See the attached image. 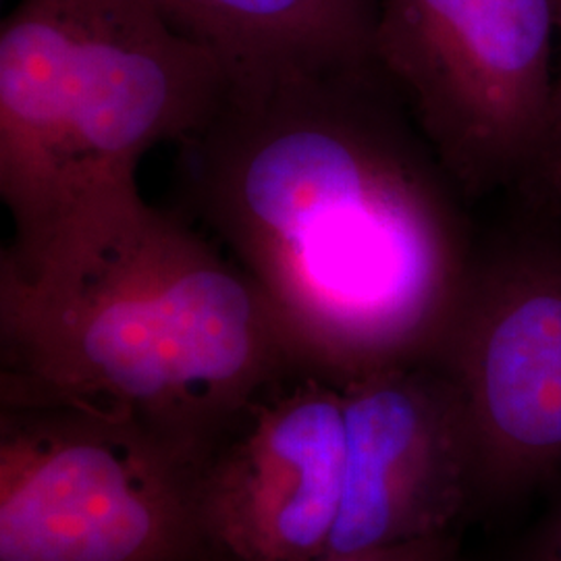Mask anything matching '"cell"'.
I'll use <instances>...</instances> for the list:
<instances>
[{
  "mask_svg": "<svg viewBox=\"0 0 561 561\" xmlns=\"http://www.w3.org/2000/svg\"><path fill=\"white\" fill-rule=\"evenodd\" d=\"M178 185L308 370L431 358L472 256L456 185L375 60L231 83L181 141Z\"/></svg>",
  "mask_w": 561,
  "mask_h": 561,
  "instance_id": "1",
  "label": "cell"
},
{
  "mask_svg": "<svg viewBox=\"0 0 561 561\" xmlns=\"http://www.w3.org/2000/svg\"><path fill=\"white\" fill-rule=\"evenodd\" d=\"M0 345L2 403L134 419L204 460L273 387L308 370L240 264L154 206L57 275H0Z\"/></svg>",
  "mask_w": 561,
  "mask_h": 561,
  "instance_id": "2",
  "label": "cell"
},
{
  "mask_svg": "<svg viewBox=\"0 0 561 561\" xmlns=\"http://www.w3.org/2000/svg\"><path fill=\"white\" fill-rule=\"evenodd\" d=\"M229 88L148 0H20L0 27V275H57L138 221L141 159L194 136Z\"/></svg>",
  "mask_w": 561,
  "mask_h": 561,
  "instance_id": "3",
  "label": "cell"
},
{
  "mask_svg": "<svg viewBox=\"0 0 561 561\" xmlns=\"http://www.w3.org/2000/svg\"><path fill=\"white\" fill-rule=\"evenodd\" d=\"M204 458L67 403H2L0 561H208Z\"/></svg>",
  "mask_w": 561,
  "mask_h": 561,
  "instance_id": "4",
  "label": "cell"
},
{
  "mask_svg": "<svg viewBox=\"0 0 561 561\" xmlns=\"http://www.w3.org/2000/svg\"><path fill=\"white\" fill-rule=\"evenodd\" d=\"M373 57L456 190L551 183L558 0H373Z\"/></svg>",
  "mask_w": 561,
  "mask_h": 561,
  "instance_id": "5",
  "label": "cell"
},
{
  "mask_svg": "<svg viewBox=\"0 0 561 561\" xmlns=\"http://www.w3.org/2000/svg\"><path fill=\"white\" fill-rule=\"evenodd\" d=\"M428 360L460 401L477 507L561 472V243L512 241L470 262Z\"/></svg>",
  "mask_w": 561,
  "mask_h": 561,
  "instance_id": "6",
  "label": "cell"
},
{
  "mask_svg": "<svg viewBox=\"0 0 561 561\" xmlns=\"http://www.w3.org/2000/svg\"><path fill=\"white\" fill-rule=\"evenodd\" d=\"M345 419L340 379L300 370L217 443L201 472V520L217 561H312L340 518Z\"/></svg>",
  "mask_w": 561,
  "mask_h": 561,
  "instance_id": "7",
  "label": "cell"
},
{
  "mask_svg": "<svg viewBox=\"0 0 561 561\" xmlns=\"http://www.w3.org/2000/svg\"><path fill=\"white\" fill-rule=\"evenodd\" d=\"M345 460L331 553L449 537L477 507L460 401L431 360L340 379Z\"/></svg>",
  "mask_w": 561,
  "mask_h": 561,
  "instance_id": "8",
  "label": "cell"
},
{
  "mask_svg": "<svg viewBox=\"0 0 561 561\" xmlns=\"http://www.w3.org/2000/svg\"><path fill=\"white\" fill-rule=\"evenodd\" d=\"M181 36L217 55L231 83L373 62L370 0H148Z\"/></svg>",
  "mask_w": 561,
  "mask_h": 561,
  "instance_id": "9",
  "label": "cell"
},
{
  "mask_svg": "<svg viewBox=\"0 0 561 561\" xmlns=\"http://www.w3.org/2000/svg\"><path fill=\"white\" fill-rule=\"evenodd\" d=\"M547 489L541 512L526 530L512 561H561V472Z\"/></svg>",
  "mask_w": 561,
  "mask_h": 561,
  "instance_id": "10",
  "label": "cell"
},
{
  "mask_svg": "<svg viewBox=\"0 0 561 561\" xmlns=\"http://www.w3.org/2000/svg\"><path fill=\"white\" fill-rule=\"evenodd\" d=\"M312 561H460L456 542L449 537L426 541L405 542L389 549L360 551V553H331Z\"/></svg>",
  "mask_w": 561,
  "mask_h": 561,
  "instance_id": "11",
  "label": "cell"
},
{
  "mask_svg": "<svg viewBox=\"0 0 561 561\" xmlns=\"http://www.w3.org/2000/svg\"><path fill=\"white\" fill-rule=\"evenodd\" d=\"M556 25H558V41H560V59L556 67L553 80V102H551V140H553V173L549 187L556 192L561 185V0H558L556 11Z\"/></svg>",
  "mask_w": 561,
  "mask_h": 561,
  "instance_id": "12",
  "label": "cell"
},
{
  "mask_svg": "<svg viewBox=\"0 0 561 561\" xmlns=\"http://www.w3.org/2000/svg\"><path fill=\"white\" fill-rule=\"evenodd\" d=\"M556 194H558V196H561V185H560V190H558V192H556Z\"/></svg>",
  "mask_w": 561,
  "mask_h": 561,
  "instance_id": "13",
  "label": "cell"
},
{
  "mask_svg": "<svg viewBox=\"0 0 561 561\" xmlns=\"http://www.w3.org/2000/svg\"><path fill=\"white\" fill-rule=\"evenodd\" d=\"M370 2H373V0H370Z\"/></svg>",
  "mask_w": 561,
  "mask_h": 561,
  "instance_id": "14",
  "label": "cell"
}]
</instances>
